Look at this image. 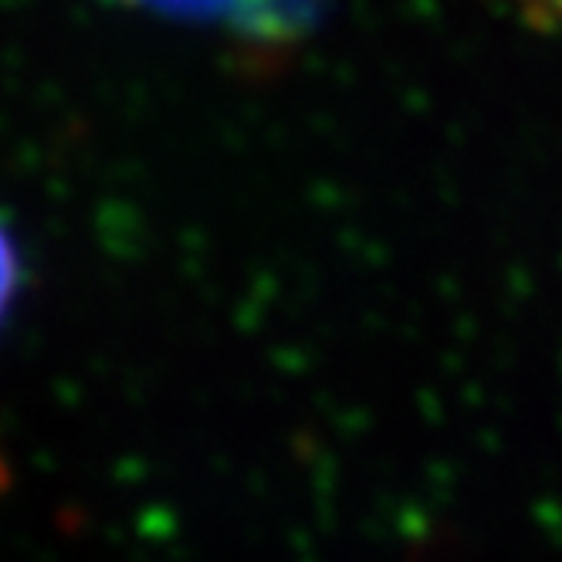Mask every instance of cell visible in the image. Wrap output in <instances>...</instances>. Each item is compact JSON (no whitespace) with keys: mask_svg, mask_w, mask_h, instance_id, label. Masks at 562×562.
Returning a JSON list of instances; mask_svg holds the SVG:
<instances>
[{"mask_svg":"<svg viewBox=\"0 0 562 562\" xmlns=\"http://www.w3.org/2000/svg\"><path fill=\"white\" fill-rule=\"evenodd\" d=\"M521 24L546 34H562V0H498Z\"/></svg>","mask_w":562,"mask_h":562,"instance_id":"1","label":"cell"},{"mask_svg":"<svg viewBox=\"0 0 562 562\" xmlns=\"http://www.w3.org/2000/svg\"><path fill=\"white\" fill-rule=\"evenodd\" d=\"M14 281H18V255H14V240L0 224V318H4L11 299H14Z\"/></svg>","mask_w":562,"mask_h":562,"instance_id":"2","label":"cell"}]
</instances>
